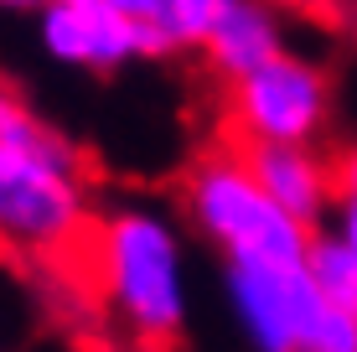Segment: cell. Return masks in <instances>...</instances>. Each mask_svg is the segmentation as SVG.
Segmentation results:
<instances>
[{"label":"cell","mask_w":357,"mask_h":352,"mask_svg":"<svg viewBox=\"0 0 357 352\" xmlns=\"http://www.w3.org/2000/svg\"><path fill=\"white\" fill-rule=\"evenodd\" d=\"M93 244V275L114 316L145 342H171L181 337L192 311L187 285V244L166 213L125 202L104 213L89 234Z\"/></svg>","instance_id":"1"},{"label":"cell","mask_w":357,"mask_h":352,"mask_svg":"<svg viewBox=\"0 0 357 352\" xmlns=\"http://www.w3.org/2000/svg\"><path fill=\"white\" fill-rule=\"evenodd\" d=\"M181 208L228 264H305L316 228L264 197L243 151H213L181 181Z\"/></svg>","instance_id":"2"},{"label":"cell","mask_w":357,"mask_h":352,"mask_svg":"<svg viewBox=\"0 0 357 352\" xmlns=\"http://www.w3.org/2000/svg\"><path fill=\"white\" fill-rule=\"evenodd\" d=\"M89 234L83 161L52 135L47 145H0V244L16 254H63Z\"/></svg>","instance_id":"3"},{"label":"cell","mask_w":357,"mask_h":352,"mask_svg":"<svg viewBox=\"0 0 357 352\" xmlns=\"http://www.w3.org/2000/svg\"><path fill=\"white\" fill-rule=\"evenodd\" d=\"M228 119L238 145H316L331 119V83L301 52H280L228 83Z\"/></svg>","instance_id":"4"},{"label":"cell","mask_w":357,"mask_h":352,"mask_svg":"<svg viewBox=\"0 0 357 352\" xmlns=\"http://www.w3.org/2000/svg\"><path fill=\"white\" fill-rule=\"evenodd\" d=\"M223 296L254 352H301L326 311L305 264H223Z\"/></svg>","instance_id":"5"},{"label":"cell","mask_w":357,"mask_h":352,"mask_svg":"<svg viewBox=\"0 0 357 352\" xmlns=\"http://www.w3.org/2000/svg\"><path fill=\"white\" fill-rule=\"evenodd\" d=\"M243 166L264 187L275 208H285L295 223L316 228L337 208V181H331V161L316 155V145H238Z\"/></svg>","instance_id":"6"},{"label":"cell","mask_w":357,"mask_h":352,"mask_svg":"<svg viewBox=\"0 0 357 352\" xmlns=\"http://www.w3.org/2000/svg\"><path fill=\"white\" fill-rule=\"evenodd\" d=\"M280 52H285V36H280V21L264 0H228L223 16L213 21V31L202 42L207 68L228 83H238L243 72H254L259 63H269Z\"/></svg>","instance_id":"7"},{"label":"cell","mask_w":357,"mask_h":352,"mask_svg":"<svg viewBox=\"0 0 357 352\" xmlns=\"http://www.w3.org/2000/svg\"><path fill=\"white\" fill-rule=\"evenodd\" d=\"M305 270H311L316 290H321L326 306L357 316V254L342 244L337 234H316L311 249H305Z\"/></svg>","instance_id":"8"},{"label":"cell","mask_w":357,"mask_h":352,"mask_svg":"<svg viewBox=\"0 0 357 352\" xmlns=\"http://www.w3.org/2000/svg\"><path fill=\"white\" fill-rule=\"evenodd\" d=\"M36 42L57 68H83L89 63V6H63L47 0L36 10Z\"/></svg>","instance_id":"9"},{"label":"cell","mask_w":357,"mask_h":352,"mask_svg":"<svg viewBox=\"0 0 357 352\" xmlns=\"http://www.w3.org/2000/svg\"><path fill=\"white\" fill-rule=\"evenodd\" d=\"M223 6L228 0H161L151 26L161 31L166 52H176V47H202L207 31H213V21L223 16Z\"/></svg>","instance_id":"10"},{"label":"cell","mask_w":357,"mask_h":352,"mask_svg":"<svg viewBox=\"0 0 357 352\" xmlns=\"http://www.w3.org/2000/svg\"><path fill=\"white\" fill-rule=\"evenodd\" d=\"M301 352H357V316L326 306L321 316H316V326H311V337H305Z\"/></svg>","instance_id":"11"},{"label":"cell","mask_w":357,"mask_h":352,"mask_svg":"<svg viewBox=\"0 0 357 352\" xmlns=\"http://www.w3.org/2000/svg\"><path fill=\"white\" fill-rule=\"evenodd\" d=\"M89 6L119 10V16H135V21H155V10H161V0H89Z\"/></svg>","instance_id":"12"},{"label":"cell","mask_w":357,"mask_h":352,"mask_svg":"<svg viewBox=\"0 0 357 352\" xmlns=\"http://www.w3.org/2000/svg\"><path fill=\"white\" fill-rule=\"evenodd\" d=\"M331 217H337V228H331V234H337L342 244L357 254V202H337V208H331Z\"/></svg>","instance_id":"13"},{"label":"cell","mask_w":357,"mask_h":352,"mask_svg":"<svg viewBox=\"0 0 357 352\" xmlns=\"http://www.w3.org/2000/svg\"><path fill=\"white\" fill-rule=\"evenodd\" d=\"M47 0H0V10H42Z\"/></svg>","instance_id":"14"},{"label":"cell","mask_w":357,"mask_h":352,"mask_svg":"<svg viewBox=\"0 0 357 352\" xmlns=\"http://www.w3.org/2000/svg\"><path fill=\"white\" fill-rule=\"evenodd\" d=\"M63 6H89V0H63Z\"/></svg>","instance_id":"15"}]
</instances>
